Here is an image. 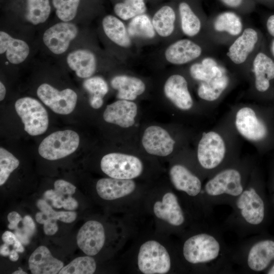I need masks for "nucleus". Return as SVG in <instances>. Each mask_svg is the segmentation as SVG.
<instances>
[{"label": "nucleus", "mask_w": 274, "mask_h": 274, "mask_svg": "<svg viewBox=\"0 0 274 274\" xmlns=\"http://www.w3.org/2000/svg\"><path fill=\"white\" fill-rule=\"evenodd\" d=\"M219 230L207 227L187 237L182 247L184 260L207 273L232 271V250L228 249Z\"/></svg>", "instance_id": "obj_1"}, {"label": "nucleus", "mask_w": 274, "mask_h": 274, "mask_svg": "<svg viewBox=\"0 0 274 274\" xmlns=\"http://www.w3.org/2000/svg\"><path fill=\"white\" fill-rule=\"evenodd\" d=\"M232 210L224 225L238 235L258 232L265 224L267 207L258 174L253 167L243 192L230 204Z\"/></svg>", "instance_id": "obj_2"}, {"label": "nucleus", "mask_w": 274, "mask_h": 274, "mask_svg": "<svg viewBox=\"0 0 274 274\" xmlns=\"http://www.w3.org/2000/svg\"><path fill=\"white\" fill-rule=\"evenodd\" d=\"M253 168L251 162L236 160L209 177L202 191L208 211L217 204L230 205L246 188Z\"/></svg>", "instance_id": "obj_3"}, {"label": "nucleus", "mask_w": 274, "mask_h": 274, "mask_svg": "<svg viewBox=\"0 0 274 274\" xmlns=\"http://www.w3.org/2000/svg\"><path fill=\"white\" fill-rule=\"evenodd\" d=\"M231 258L243 272H265L274 262V239L251 238L232 250Z\"/></svg>", "instance_id": "obj_4"}, {"label": "nucleus", "mask_w": 274, "mask_h": 274, "mask_svg": "<svg viewBox=\"0 0 274 274\" xmlns=\"http://www.w3.org/2000/svg\"><path fill=\"white\" fill-rule=\"evenodd\" d=\"M227 141L217 130L204 132L197 149V160L206 176L213 174L231 164L236 159L229 156Z\"/></svg>", "instance_id": "obj_5"}, {"label": "nucleus", "mask_w": 274, "mask_h": 274, "mask_svg": "<svg viewBox=\"0 0 274 274\" xmlns=\"http://www.w3.org/2000/svg\"><path fill=\"white\" fill-rule=\"evenodd\" d=\"M137 263L140 271L144 274H165L172 266L167 250L155 240L147 241L141 246Z\"/></svg>", "instance_id": "obj_6"}, {"label": "nucleus", "mask_w": 274, "mask_h": 274, "mask_svg": "<svg viewBox=\"0 0 274 274\" xmlns=\"http://www.w3.org/2000/svg\"><path fill=\"white\" fill-rule=\"evenodd\" d=\"M15 108L24 124L25 131L29 135H39L47 130L48 113L38 100L30 97L20 98L15 102Z\"/></svg>", "instance_id": "obj_7"}, {"label": "nucleus", "mask_w": 274, "mask_h": 274, "mask_svg": "<svg viewBox=\"0 0 274 274\" xmlns=\"http://www.w3.org/2000/svg\"><path fill=\"white\" fill-rule=\"evenodd\" d=\"M80 143L79 134L67 129L52 133L40 143L38 152L44 158L55 160L64 158L78 148Z\"/></svg>", "instance_id": "obj_8"}, {"label": "nucleus", "mask_w": 274, "mask_h": 274, "mask_svg": "<svg viewBox=\"0 0 274 274\" xmlns=\"http://www.w3.org/2000/svg\"><path fill=\"white\" fill-rule=\"evenodd\" d=\"M100 168L110 178L132 180L142 174L144 166L142 161L135 156L111 153L103 156Z\"/></svg>", "instance_id": "obj_9"}, {"label": "nucleus", "mask_w": 274, "mask_h": 274, "mask_svg": "<svg viewBox=\"0 0 274 274\" xmlns=\"http://www.w3.org/2000/svg\"><path fill=\"white\" fill-rule=\"evenodd\" d=\"M170 181L174 188L188 197L197 200L206 216L211 213L206 207L202 198V183L201 179L187 166L175 164L169 171Z\"/></svg>", "instance_id": "obj_10"}, {"label": "nucleus", "mask_w": 274, "mask_h": 274, "mask_svg": "<svg viewBox=\"0 0 274 274\" xmlns=\"http://www.w3.org/2000/svg\"><path fill=\"white\" fill-rule=\"evenodd\" d=\"M234 123L237 132L250 142H259L267 135L266 124L251 107L243 106L238 109L235 114Z\"/></svg>", "instance_id": "obj_11"}, {"label": "nucleus", "mask_w": 274, "mask_h": 274, "mask_svg": "<svg viewBox=\"0 0 274 274\" xmlns=\"http://www.w3.org/2000/svg\"><path fill=\"white\" fill-rule=\"evenodd\" d=\"M37 93L45 105L58 114H69L76 106L77 94L70 88L59 91L47 83H43L38 88Z\"/></svg>", "instance_id": "obj_12"}, {"label": "nucleus", "mask_w": 274, "mask_h": 274, "mask_svg": "<svg viewBox=\"0 0 274 274\" xmlns=\"http://www.w3.org/2000/svg\"><path fill=\"white\" fill-rule=\"evenodd\" d=\"M153 211L157 218L174 227L181 228L186 225V215L178 196L173 192H166L161 200L156 201L153 206Z\"/></svg>", "instance_id": "obj_13"}, {"label": "nucleus", "mask_w": 274, "mask_h": 274, "mask_svg": "<svg viewBox=\"0 0 274 274\" xmlns=\"http://www.w3.org/2000/svg\"><path fill=\"white\" fill-rule=\"evenodd\" d=\"M78 33V29L76 25L62 21L48 28L44 33L43 41L51 52L61 54L67 50Z\"/></svg>", "instance_id": "obj_14"}, {"label": "nucleus", "mask_w": 274, "mask_h": 274, "mask_svg": "<svg viewBox=\"0 0 274 274\" xmlns=\"http://www.w3.org/2000/svg\"><path fill=\"white\" fill-rule=\"evenodd\" d=\"M142 143L148 153L164 157L173 152L176 142L165 129L152 125L145 129Z\"/></svg>", "instance_id": "obj_15"}, {"label": "nucleus", "mask_w": 274, "mask_h": 274, "mask_svg": "<svg viewBox=\"0 0 274 274\" xmlns=\"http://www.w3.org/2000/svg\"><path fill=\"white\" fill-rule=\"evenodd\" d=\"M77 241L78 247L85 254L96 255L102 248L105 242L102 224L95 220L86 222L80 229Z\"/></svg>", "instance_id": "obj_16"}, {"label": "nucleus", "mask_w": 274, "mask_h": 274, "mask_svg": "<svg viewBox=\"0 0 274 274\" xmlns=\"http://www.w3.org/2000/svg\"><path fill=\"white\" fill-rule=\"evenodd\" d=\"M163 90L167 98L179 110L188 111L192 108L193 100L184 76L179 74L170 76L165 82Z\"/></svg>", "instance_id": "obj_17"}, {"label": "nucleus", "mask_w": 274, "mask_h": 274, "mask_svg": "<svg viewBox=\"0 0 274 274\" xmlns=\"http://www.w3.org/2000/svg\"><path fill=\"white\" fill-rule=\"evenodd\" d=\"M137 112L138 107L135 102L119 99L107 106L103 118L108 123L128 128L134 124Z\"/></svg>", "instance_id": "obj_18"}, {"label": "nucleus", "mask_w": 274, "mask_h": 274, "mask_svg": "<svg viewBox=\"0 0 274 274\" xmlns=\"http://www.w3.org/2000/svg\"><path fill=\"white\" fill-rule=\"evenodd\" d=\"M202 53L201 47L187 39H181L170 44L165 50L166 60L171 64L183 65L198 58Z\"/></svg>", "instance_id": "obj_19"}, {"label": "nucleus", "mask_w": 274, "mask_h": 274, "mask_svg": "<svg viewBox=\"0 0 274 274\" xmlns=\"http://www.w3.org/2000/svg\"><path fill=\"white\" fill-rule=\"evenodd\" d=\"M258 40L257 31L247 28L238 36L228 48L227 55L234 64L244 63L254 49Z\"/></svg>", "instance_id": "obj_20"}, {"label": "nucleus", "mask_w": 274, "mask_h": 274, "mask_svg": "<svg viewBox=\"0 0 274 274\" xmlns=\"http://www.w3.org/2000/svg\"><path fill=\"white\" fill-rule=\"evenodd\" d=\"M135 183L132 180L113 178H102L96 183L98 195L102 199L112 200L124 197L134 192Z\"/></svg>", "instance_id": "obj_21"}, {"label": "nucleus", "mask_w": 274, "mask_h": 274, "mask_svg": "<svg viewBox=\"0 0 274 274\" xmlns=\"http://www.w3.org/2000/svg\"><path fill=\"white\" fill-rule=\"evenodd\" d=\"M28 264L33 274H56L63 267V263L54 258L49 249L43 246L37 248L31 254Z\"/></svg>", "instance_id": "obj_22"}, {"label": "nucleus", "mask_w": 274, "mask_h": 274, "mask_svg": "<svg viewBox=\"0 0 274 274\" xmlns=\"http://www.w3.org/2000/svg\"><path fill=\"white\" fill-rule=\"evenodd\" d=\"M252 71L256 89L260 92L266 91L274 79V61L266 54L259 52L253 61Z\"/></svg>", "instance_id": "obj_23"}, {"label": "nucleus", "mask_w": 274, "mask_h": 274, "mask_svg": "<svg viewBox=\"0 0 274 274\" xmlns=\"http://www.w3.org/2000/svg\"><path fill=\"white\" fill-rule=\"evenodd\" d=\"M67 63L76 75L81 78L91 77L96 70V58L94 53L87 49H78L70 53Z\"/></svg>", "instance_id": "obj_24"}, {"label": "nucleus", "mask_w": 274, "mask_h": 274, "mask_svg": "<svg viewBox=\"0 0 274 274\" xmlns=\"http://www.w3.org/2000/svg\"><path fill=\"white\" fill-rule=\"evenodd\" d=\"M29 47L25 41L13 38L8 33L0 31V53H6L8 60L14 64L23 62L29 53Z\"/></svg>", "instance_id": "obj_25"}, {"label": "nucleus", "mask_w": 274, "mask_h": 274, "mask_svg": "<svg viewBox=\"0 0 274 274\" xmlns=\"http://www.w3.org/2000/svg\"><path fill=\"white\" fill-rule=\"evenodd\" d=\"M112 87L117 90L119 99L134 100L145 91L146 86L140 79L126 75H118L111 81Z\"/></svg>", "instance_id": "obj_26"}, {"label": "nucleus", "mask_w": 274, "mask_h": 274, "mask_svg": "<svg viewBox=\"0 0 274 274\" xmlns=\"http://www.w3.org/2000/svg\"><path fill=\"white\" fill-rule=\"evenodd\" d=\"M102 28L107 37L117 45L128 48L131 41L123 22L117 17L109 15L102 21Z\"/></svg>", "instance_id": "obj_27"}, {"label": "nucleus", "mask_w": 274, "mask_h": 274, "mask_svg": "<svg viewBox=\"0 0 274 274\" xmlns=\"http://www.w3.org/2000/svg\"><path fill=\"white\" fill-rule=\"evenodd\" d=\"M229 82V78L226 73L216 76L208 81L200 82L197 88V95L203 100L215 101L226 90Z\"/></svg>", "instance_id": "obj_28"}, {"label": "nucleus", "mask_w": 274, "mask_h": 274, "mask_svg": "<svg viewBox=\"0 0 274 274\" xmlns=\"http://www.w3.org/2000/svg\"><path fill=\"white\" fill-rule=\"evenodd\" d=\"M189 73L193 79L200 82L208 81L216 76L226 73L215 59L210 57L203 58L201 62L192 64L189 68Z\"/></svg>", "instance_id": "obj_29"}, {"label": "nucleus", "mask_w": 274, "mask_h": 274, "mask_svg": "<svg viewBox=\"0 0 274 274\" xmlns=\"http://www.w3.org/2000/svg\"><path fill=\"white\" fill-rule=\"evenodd\" d=\"M213 27L218 32H224L232 36H239L243 31L241 17L232 11L219 13L215 18Z\"/></svg>", "instance_id": "obj_30"}, {"label": "nucleus", "mask_w": 274, "mask_h": 274, "mask_svg": "<svg viewBox=\"0 0 274 274\" xmlns=\"http://www.w3.org/2000/svg\"><path fill=\"white\" fill-rule=\"evenodd\" d=\"M176 18V13L171 7H162L154 14L152 20L155 32L162 37L170 36L175 29Z\"/></svg>", "instance_id": "obj_31"}, {"label": "nucleus", "mask_w": 274, "mask_h": 274, "mask_svg": "<svg viewBox=\"0 0 274 274\" xmlns=\"http://www.w3.org/2000/svg\"><path fill=\"white\" fill-rule=\"evenodd\" d=\"M181 27L183 33L193 37L200 32L201 22L190 5L186 2L180 3L178 7Z\"/></svg>", "instance_id": "obj_32"}, {"label": "nucleus", "mask_w": 274, "mask_h": 274, "mask_svg": "<svg viewBox=\"0 0 274 274\" xmlns=\"http://www.w3.org/2000/svg\"><path fill=\"white\" fill-rule=\"evenodd\" d=\"M37 205L41 212L36 214V220L40 224H43L46 220L54 221L60 220L64 223H69L74 221L77 217V214L74 211L57 212L54 211L45 199L38 200Z\"/></svg>", "instance_id": "obj_33"}, {"label": "nucleus", "mask_w": 274, "mask_h": 274, "mask_svg": "<svg viewBox=\"0 0 274 274\" xmlns=\"http://www.w3.org/2000/svg\"><path fill=\"white\" fill-rule=\"evenodd\" d=\"M51 7L49 0H26V20L33 25L45 22L49 17Z\"/></svg>", "instance_id": "obj_34"}, {"label": "nucleus", "mask_w": 274, "mask_h": 274, "mask_svg": "<svg viewBox=\"0 0 274 274\" xmlns=\"http://www.w3.org/2000/svg\"><path fill=\"white\" fill-rule=\"evenodd\" d=\"M127 31L129 35L133 37L144 39H153L155 36V31L152 22L148 15L143 14L131 19Z\"/></svg>", "instance_id": "obj_35"}, {"label": "nucleus", "mask_w": 274, "mask_h": 274, "mask_svg": "<svg viewBox=\"0 0 274 274\" xmlns=\"http://www.w3.org/2000/svg\"><path fill=\"white\" fill-rule=\"evenodd\" d=\"M114 11L119 18L127 20L144 14L146 6L144 0H124L115 5Z\"/></svg>", "instance_id": "obj_36"}, {"label": "nucleus", "mask_w": 274, "mask_h": 274, "mask_svg": "<svg viewBox=\"0 0 274 274\" xmlns=\"http://www.w3.org/2000/svg\"><path fill=\"white\" fill-rule=\"evenodd\" d=\"M96 268L94 259L90 256L77 257L63 266L59 274H92Z\"/></svg>", "instance_id": "obj_37"}, {"label": "nucleus", "mask_w": 274, "mask_h": 274, "mask_svg": "<svg viewBox=\"0 0 274 274\" xmlns=\"http://www.w3.org/2000/svg\"><path fill=\"white\" fill-rule=\"evenodd\" d=\"M80 0H52L57 17L62 21L70 22L76 16Z\"/></svg>", "instance_id": "obj_38"}, {"label": "nucleus", "mask_w": 274, "mask_h": 274, "mask_svg": "<svg viewBox=\"0 0 274 274\" xmlns=\"http://www.w3.org/2000/svg\"><path fill=\"white\" fill-rule=\"evenodd\" d=\"M19 160L11 153L3 147L0 148V185H3L11 173L18 167Z\"/></svg>", "instance_id": "obj_39"}, {"label": "nucleus", "mask_w": 274, "mask_h": 274, "mask_svg": "<svg viewBox=\"0 0 274 274\" xmlns=\"http://www.w3.org/2000/svg\"><path fill=\"white\" fill-rule=\"evenodd\" d=\"M84 88L89 93V97L104 98L108 92L109 87L106 81L99 76L90 77L83 82Z\"/></svg>", "instance_id": "obj_40"}, {"label": "nucleus", "mask_w": 274, "mask_h": 274, "mask_svg": "<svg viewBox=\"0 0 274 274\" xmlns=\"http://www.w3.org/2000/svg\"><path fill=\"white\" fill-rule=\"evenodd\" d=\"M22 227L15 229L14 234L19 241L24 245H27L30 242V237L35 231V224L32 218L26 215L22 219Z\"/></svg>", "instance_id": "obj_41"}, {"label": "nucleus", "mask_w": 274, "mask_h": 274, "mask_svg": "<svg viewBox=\"0 0 274 274\" xmlns=\"http://www.w3.org/2000/svg\"><path fill=\"white\" fill-rule=\"evenodd\" d=\"M65 196L54 189L47 190L44 193V197L50 200L52 206L57 209L63 208L64 200L67 197Z\"/></svg>", "instance_id": "obj_42"}, {"label": "nucleus", "mask_w": 274, "mask_h": 274, "mask_svg": "<svg viewBox=\"0 0 274 274\" xmlns=\"http://www.w3.org/2000/svg\"><path fill=\"white\" fill-rule=\"evenodd\" d=\"M54 190L58 193L65 195L71 196L75 191L76 187L71 183L63 180H57L54 184Z\"/></svg>", "instance_id": "obj_43"}, {"label": "nucleus", "mask_w": 274, "mask_h": 274, "mask_svg": "<svg viewBox=\"0 0 274 274\" xmlns=\"http://www.w3.org/2000/svg\"><path fill=\"white\" fill-rule=\"evenodd\" d=\"M2 239L4 243L8 246L12 245L17 252L22 253L24 251L22 243L17 238L15 234L9 231H5L2 235Z\"/></svg>", "instance_id": "obj_44"}, {"label": "nucleus", "mask_w": 274, "mask_h": 274, "mask_svg": "<svg viewBox=\"0 0 274 274\" xmlns=\"http://www.w3.org/2000/svg\"><path fill=\"white\" fill-rule=\"evenodd\" d=\"M7 218L9 222L8 228L11 230L16 229L18 227L19 222L22 220L21 216L15 211L10 212Z\"/></svg>", "instance_id": "obj_45"}, {"label": "nucleus", "mask_w": 274, "mask_h": 274, "mask_svg": "<svg viewBox=\"0 0 274 274\" xmlns=\"http://www.w3.org/2000/svg\"><path fill=\"white\" fill-rule=\"evenodd\" d=\"M77 201L71 196H67L64 200L63 208L66 210L73 211L77 208Z\"/></svg>", "instance_id": "obj_46"}, {"label": "nucleus", "mask_w": 274, "mask_h": 274, "mask_svg": "<svg viewBox=\"0 0 274 274\" xmlns=\"http://www.w3.org/2000/svg\"><path fill=\"white\" fill-rule=\"evenodd\" d=\"M226 7L236 9L240 8L244 4L245 0H220Z\"/></svg>", "instance_id": "obj_47"}, {"label": "nucleus", "mask_w": 274, "mask_h": 274, "mask_svg": "<svg viewBox=\"0 0 274 274\" xmlns=\"http://www.w3.org/2000/svg\"><path fill=\"white\" fill-rule=\"evenodd\" d=\"M266 25L269 34L274 37V14L270 15L268 18Z\"/></svg>", "instance_id": "obj_48"}, {"label": "nucleus", "mask_w": 274, "mask_h": 274, "mask_svg": "<svg viewBox=\"0 0 274 274\" xmlns=\"http://www.w3.org/2000/svg\"><path fill=\"white\" fill-rule=\"evenodd\" d=\"M9 246L6 244L4 243L3 245L1 246L0 248V254L3 256H9L10 250L9 248Z\"/></svg>", "instance_id": "obj_49"}, {"label": "nucleus", "mask_w": 274, "mask_h": 274, "mask_svg": "<svg viewBox=\"0 0 274 274\" xmlns=\"http://www.w3.org/2000/svg\"><path fill=\"white\" fill-rule=\"evenodd\" d=\"M9 259L12 261H16L19 258V255L18 252L15 250L13 249L10 251V254L9 255Z\"/></svg>", "instance_id": "obj_50"}, {"label": "nucleus", "mask_w": 274, "mask_h": 274, "mask_svg": "<svg viewBox=\"0 0 274 274\" xmlns=\"http://www.w3.org/2000/svg\"><path fill=\"white\" fill-rule=\"evenodd\" d=\"M6 87L4 84L1 82H0V100H3L6 95Z\"/></svg>", "instance_id": "obj_51"}, {"label": "nucleus", "mask_w": 274, "mask_h": 274, "mask_svg": "<svg viewBox=\"0 0 274 274\" xmlns=\"http://www.w3.org/2000/svg\"><path fill=\"white\" fill-rule=\"evenodd\" d=\"M264 273L267 274H274V262Z\"/></svg>", "instance_id": "obj_52"}, {"label": "nucleus", "mask_w": 274, "mask_h": 274, "mask_svg": "<svg viewBox=\"0 0 274 274\" xmlns=\"http://www.w3.org/2000/svg\"><path fill=\"white\" fill-rule=\"evenodd\" d=\"M13 274H26L27 273L26 272L23 271L20 267H19V269L16 271H15L12 273Z\"/></svg>", "instance_id": "obj_53"}, {"label": "nucleus", "mask_w": 274, "mask_h": 274, "mask_svg": "<svg viewBox=\"0 0 274 274\" xmlns=\"http://www.w3.org/2000/svg\"><path fill=\"white\" fill-rule=\"evenodd\" d=\"M270 49H271V52L274 57V40L271 43Z\"/></svg>", "instance_id": "obj_54"}, {"label": "nucleus", "mask_w": 274, "mask_h": 274, "mask_svg": "<svg viewBox=\"0 0 274 274\" xmlns=\"http://www.w3.org/2000/svg\"><path fill=\"white\" fill-rule=\"evenodd\" d=\"M273 201H274V196H273Z\"/></svg>", "instance_id": "obj_55"}]
</instances>
